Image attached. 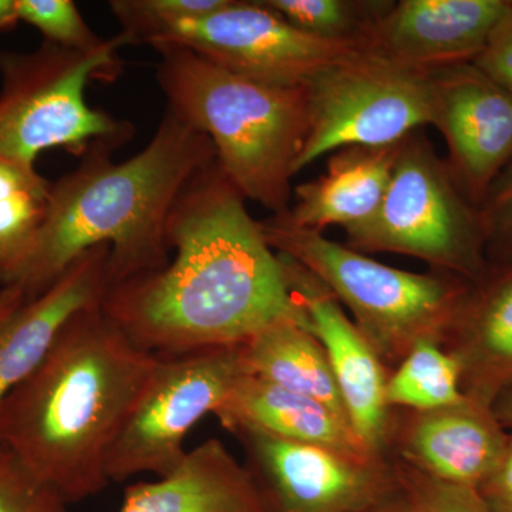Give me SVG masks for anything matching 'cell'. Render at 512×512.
Returning a JSON list of instances; mask_svg holds the SVG:
<instances>
[{"label":"cell","mask_w":512,"mask_h":512,"mask_svg":"<svg viewBox=\"0 0 512 512\" xmlns=\"http://www.w3.org/2000/svg\"><path fill=\"white\" fill-rule=\"evenodd\" d=\"M148 45L177 46L222 69L272 86H303L323 67L366 47L306 35L262 0H228L207 16L183 20Z\"/></svg>","instance_id":"obj_10"},{"label":"cell","mask_w":512,"mask_h":512,"mask_svg":"<svg viewBox=\"0 0 512 512\" xmlns=\"http://www.w3.org/2000/svg\"><path fill=\"white\" fill-rule=\"evenodd\" d=\"M244 448L265 512H369L402 494L387 458H359L245 429Z\"/></svg>","instance_id":"obj_11"},{"label":"cell","mask_w":512,"mask_h":512,"mask_svg":"<svg viewBox=\"0 0 512 512\" xmlns=\"http://www.w3.org/2000/svg\"><path fill=\"white\" fill-rule=\"evenodd\" d=\"M157 360L103 303L77 312L0 403V446L67 504L100 493L110 481L111 448Z\"/></svg>","instance_id":"obj_2"},{"label":"cell","mask_w":512,"mask_h":512,"mask_svg":"<svg viewBox=\"0 0 512 512\" xmlns=\"http://www.w3.org/2000/svg\"><path fill=\"white\" fill-rule=\"evenodd\" d=\"M490 407L498 423L512 430V382L497 393Z\"/></svg>","instance_id":"obj_32"},{"label":"cell","mask_w":512,"mask_h":512,"mask_svg":"<svg viewBox=\"0 0 512 512\" xmlns=\"http://www.w3.org/2000/svg\"><path fill=\"white\" fill-rule=\"evenodd\" d=\"M119 512H265L247 468L220 440L188 451L180 467L153 483L131 485Z\"/></svg>","instance_id":"obj_18"},{"label":"cell","mask_w":512,"mask_h":512,"mask_svg":"<svg viewBox=\"0 0 512 512\" xmlns=\"http://www.w3.org/2000/svg\"><path fill=\"white\" fill-rule=\"evenodd\" d=\"M215 416L228 431L245 427L352 457L382 458L370 453L349 421L326 404L255 376L239 377Z\"/></svg>","instance_id":"obj_17"},{"label":"cell","mask_w":512,"mask_h":512,"mask_svg":"<svg viewBox=\"0 0 512 512\" xmlns=\"http://www.w3.org/2000/svg\"><path fill=\"white\" fill-rule=\"evenodd\" d=\"M167 109L207 134L228 180L274 215L291 202L295 164L308 137L305 86H272L222 69L177 46L158 47Z\"/></svg>","instance_id":"obj_4"},{"label":"cell","mask_w":512,"mask_h":512,"mask_svg":"<svg viewBox=\"0 0 512 512\" xmlns=\"http://www.w3.org/2000/svg\"><path fill=\"white\" fill-rule=\"evenodd\" d=\"M508 436L491 407L466 396L427 412L393 409L384 457L437 480L477 488L500 463Z\"/></svg>","instance_id":"obj_14"},{"label":"cell","mask_w":512,"mask_h":512,"mask_svg":"<svg viewBox=\"0 0 512 512\" xmlns=\"http://www.w3.org/2000/svg\"><path fill=\"white\" fill-rule=\"evenodd\" d=\"M397 148L352 146L333 151L326 173L295 188L296 202L282 217L295 227L322 232L369 220L392 177Z\"/></svg>","instance_id":"obj_19"},{"label":"cell","mask_w":512,"mask_h":512,"mask_svg":"<svg viewBox=\"0 0 512 512\" xmlns=\"http://www.w3.org/2000/svg\"><path fill=\"white\" fill-rule=\"evenodd\" d=\"M0 512H67L66 500L0 446Z\"/></svg>","instance_id":"obj_28"},{"label":"cell","mask_w":512,"mask_h":512,"mask_svg":"<svg viewBox=\"0 0 512 512\" xmlns=\"http://www.w3.org/2000/svg\"><path fill=\"white\" fill-rule=\"evenodd\" d=\"M343 231L345 245L365 255L412 256L433 271L466 281H477L483 271L485 242L478 210L421 128L400 141L375 214Z\"/></svg>","instance_id":"obj_7"},{"label":"cell","mask_w":512,"mask_h":512,"mask_svg":"<svg viewBox=\"0 0 512 512\" xmlns=\"http://www.w3.org/2000/svg\"><path fill=\"white\" fill-rule=\"evenodd\" d=\"M244 375L247 370L239 346L158 355L111 448L109 480L124 481L141 473L160 478L173 473L187 457V434L202 417L217 412Z\"/></svg>","instance_id":"obj_9"},{"label":"cell","mask_w":512,"mask_h":512,"mask_svg":"<svg viewBox=\"0 0 512 512\" xmlns=\"http://www.w3.org/2000/svg\"><path fill=\"white\" fill-rule=\"evenodd\" d=\"M476 491L490 512H512V433L500 463Z\"/></svg>","instance_id":"obj_31"},{"label":"cell","mask_w":512,"mask_h":512,"mask_svg":"<svg viewBox=\"0 0 512 512\" xmlns=\"http://www.w3.org/2000/svg\"><path fill=\"white\" fill-rule=\"evenodd\" d=\"M96 144L52 184L45 222L5 286L26 302L46 292L83 252L110 247V289L165 268L167 224L188 183L217 161L207 134L167 109L148 146L126 161Z\"/></svg>","instance_id":"obj_3"},{"label":"cell","mask_w":512,"mask_h":512,"mask_svg":"<svg viewBox=\"0 0 512 512\" xmlns=\"http://www.w3.org/2000/svg\"><path fill=\"white\" fill-rule=\"evenodd\" d=\"M20 22L42 33L43 42L92 52L106 42L90 29L72 0H18Z\"/></svg>","instance_id":"obj_26"},{"label":"cell","mask_w":512,"mask_h":512,"mask_svg":"<svg viewBox=\"0 0 512 512\" xmlns=\"http://www.w3.org/2000/svg\"><path fill=\"white\" fill-rule=\"evenodd\" d=\"M227 3L228 0H113L110 9L120 22L121 32L130 37L131 45H148L161 30L210 15Z\"/></svg>","instance_id":"obj_25"},{"label":"cell","mask_w":512,"mask_h":512,"mask_svg":"<svg viewBox=\"0 0 512 512\" xmlns=\"http://www.w3.org/2000/svg\"><path fill=\"white\" fill-rule=\"evenodd\" d=\"M239 352L247 375L318 400L349 421L328 356L311 330L295 322L275 323Z\"/></svg>","instance_id":"obj_21"},{"label":"cell","mask_w":512,"mask_h":512,"mask_svg":"<svg viewBox=\"0 0 512 512\" xmlns=\"http://www.w3.org/2000/svg\"><path fill=\"white\" fill-rule=\"evenodd\" d=\"M175 252L160 271L109 289L103 309L153 355L234 348L279 322L308 329L285 259L218 161L175 201L167 224Z\"/></svg>","instance_id":"obj_1"},{"label":"cell","mask_w":512,"mask_h":512,"mask_svg":"<svg viewBox=\"0 0 512 512\" xmlns=\"http://www.w3.org/2000/svg\"><path fill=\"white\" fill-rule=\"evenodd\" d=\"M473 63L498 86L512 94V2L495 26L483 52Z\"/></svg>","instance_id":"obj_30"},{"label":"cell","mask_w":512,"mask_h":512,"mask_svg":"<svg viewBox=\"0 0 512 512\" xmlns=\"http://www.w3.org/2000/svg\"><path fill=\"white\" fill-rule=\"evenodd\" d=\"M430 73L433 124L446 138L448 167L473 205L483 204L512 161V94L473 62Z\"/></svg>","instance_id":"obj_12"},{"label":"cell","mask_w":512,"mask_h":512,"mask_svg":"<svg viewBox=\"0 0 512 512\" xmlns=\"http://www.w3.org/2000/svg\"><path fill=\"white\" fill-rule=\"evenodd\" d=\"M369 512H413L410 505L407 504L406 498L403 497V493L399 497L393 498V500L387 501L379 507L373 508Z\"/></svg>","instance_id":"obj_35"},{"label":"cell","mask_w":512,"mask_h":512,"mask_svg":"<svg viewBox=\"0 0 512 512\" xmlns=\"http://www.w3.org/2000/svg\"><path fill=\"white\" fill-rule=\"evenodd\" d=\"M127 45L130 37L120 32L92 52L47 42L33 52H0V158L35 165L49 148L82 157L96 144L116 150L130 141L133 124L86 101L87 84L119 76V50Z\"/></svg>","instance_id":"obj_6"},{"label":"cell","mask_w":512,"mask_h":512,"mask_svg":"<svg viewBox=\"0 0 512 512\" xmlns=\"http://www.w3.org/2000/svg\"><path fill=\"white\" fill-rule=\"evenodd\" d=\"M268 244L319 279L389 372L421 342L444 338L470 291L466 279L447 272L414 274L326 238L322 232L295 227L282 215L261 221Z\"/></svg>","instance_id":"obj_5"},{"label":"cell","mask_w":512,"mask_h":512,"mask_svg":"<svg viewBox=\"0 0 512 512\" xmlns=\"http://www.w3.org/2000/svg\"><path fill=\"white\" fill-rule=\"evenodd\" d=\"M20 22L18 0H0V32H8Z\"/></svg>","instance_id":"obj_34"},{"label":"cell","mask_w":512,"mask_h":512,"mask_svg":"<svg viewBox=\"0 0 512 512\" xmlns=\"http://www.w3.org/2000/svg\"><path fill=\"white\" fill-rule=\"evenodd\" d=\"M464 399L460 365L437 342L419 343L387 377L390 409L427 412Z\"/></svg>","instance_id":"obj_23"},{"label":"cell","mask_w":512,"mask_h":512,"mask_svg":"<svg viewBox=\"0 0 512 512\" xmlns=\"http://www.w3.org/2000/svg\"><path fill=\"white\" fill-rule=\"evenodd\" d=\"M389 461L413 512H490L476 488L446 483L400 461Z\"/></svg>","instance_id":"obj_27"},{"label":"cell","mask_w":512,"mask_h":512,"mask_svg":"<svg viewBox=\"0 0 512 512\" xmlns=\"http://www.w3.org/2000/svg\"><path fill=\"white\" fill-rule=\"evenodd\" d=\"M443 349L460 365L463 393L490 407L512 382V271L481 291L467 292Z\"/></svg>","instance_id":"obj_20"},{"label":"cell","mask_w":512,"mask_h":512,"mask_svg":"<svg viewBox=\"0 0 512 512\" xmlns=\"http://www.w3.org/2000/svg\"><path fill=\"white\" fill-rule=\"evenodd\" d=\"M282 258L308 329L328 356L353 430L370 453L386 458L393 413L386 400L389 370L329 289L303 266Z\"/></svg>","instance_id":"obj_13"},{"label":"cell","mask_w":512,"mask_h":512,"mask_svg":"<svg viewBox=\"0 0 512 512\" xmlns=\"http://www.w3.org/2000/svg\"><path fill=\"white\" fill-rule=\"evenodd\" d=\"M293 28L329 42L367 46L377 20L392 2L379 0H262ZM367 49V47H366Z\"/></svg>","instance_id":"obj_24"},{"label":"cell","mask_w":512,"mask_h":512,"mask_svg":"<svg viewBox=\"0 0 512 512\" xmlns=\"http://www.w3.org/2000/svg\"><path fill=\"white\" fill-rule=\"evenodd\" d=\"M109 262V245L83 252L55 284L0 326V403L40 365L67 320L103 303L110 289Z\"/></svg>","instance_id":"obj_16"},{"label":"cell","mask_w":512,"mask_h":512,"mask_svg":"<svg viewBox=\"0 0 512 512\" xmlns=\"http://www.w3.org/2000/svg\"><path fill=\"white\" fill-rule=\"evenodd\" d=\"M487 247L512 259V161L478 210Z\"/></svg>","instance_id":"obj_29"},{"label":"cell","mask_w":512,"mask_h":512,"mask_svg":"<svg viewBox=\"0 0 512 512\" xmlns=\"http://www.w3.org/2000/svg\"><path fill=\"white\" fill-rule=\"evenodd\" d=\"M26 302L25 293L19 286H2L0 288V326Z\"/></svg>","instance_id":"obj_33"},{"label":"cell","mask_w":512,"mask_h":512,"mask_svg":"<svg viewBox=\"0 0 512 512\" xmlns=\"http://www.w3.org/2000/svg\"><path fill=\"white\" fill-rule=\"evenodd\" d=\"M510 5V0L392 2L366 47L421 72L474 62Z\"/></svg>","instance_id":"obj_15"},{"label":"cell","mask_w":512,"mask_h":512,"mask_svg":"<svg viewBox=\"0 0 512 512\" xmlns=\"http://www.w3.org/2000/svg\"><path fill=\"white\" fill-rule=\"evenodd\" d=\"M308 137L295 175L340 148L386 147L433 124L430 73L360 50L305 84Z\"/></svg>","instance_id":"obj_8"},{"label":"cell","mask_w":512,"mask_h":512,"mask_svg":"<svg viewBox=\"0 0 512 512\" xmlns=\"http://www.w3.org/2000/svg\"><path fill=\"white\" fill-rule=\"evenodd\" d=\"M52 183L35 165L0 158V286L25 261L45 222Z\"/></svg>","instance_id":"obj_22"}]
</instances>
